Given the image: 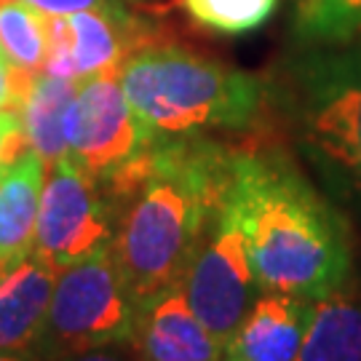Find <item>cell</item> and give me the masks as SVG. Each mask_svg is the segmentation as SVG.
<instances>
[{
	"instance_id": "1",
	"label": "cell",
	"mask_w": 361,
	"mask_h": 361,
	"mask_svg": "<svg viewBox=\"0 0 361 361\" xmlns=\"http://www.w3.org/2000/svg\"><path fill=\"white\" fill-rule=\"evenodd\" d=\"M231 174L233 150L201 134L155 140L102 182L116 207L110 249L137 305L185 281Z\"/></svg>"
},
{
	"instance_id": "2",
	"label": "cell",
	"mask_w": 361,
	"mask_h": 361,
	"mask_svg": "<svg viewBox=\"0 0 361 361\" xmlns=\"http://www.w3.org/2000/svg\"><path fill=\"white\" fill-rule=\"evenodd\" d=\"M228 204L262 292L322 300L350 281L348 222L281 150H233Z\"/></svg>"
},
{
	"instance_id": "3",
	"label": "cell",
	"mask_w": 361,
	"mask_h": 361,
	"mask_svg": "<svg viewBox=\"0 0 361 361\" xmlns=\"http://www.w3.org/2000/svg\"><path fill=\"white\" fill-rule=\"evenodd\" d=\"M118 78L134 113L158 140L249 129L268 97L257 75L161 40L131 54Z\"/></svg>"
},
{
	"instance_id": "4",
	"label": "cell",
	"mask_w": 361,
	"mask_h": 361,
	"mask_svg": "<svg viewBox=\"0 0 361 361\" xmlns=\"http://www.w3.org/2000/svg\"><path fill=\"white\" fill-rule=\"evenodd\" d=\"M273 91L329 190L361 209V46L297 49Z\"/></svg>"
},
{
	"instance_id": "5",
	"label": "cell",
	"mask_w": 361,
	"mask_h": 361,
	"mask_svg": "<svg viewBox=\"0 0 361 361\" xmlns=\"http://www.w3.org/2000/svg\"><path fill=\"white\" fill-rule=\"evenodd\" d=\"M134 324L137 300L107 246L59 271L38 353L56 361L83 350L123 345L134 335Z\"/></svg>"
},
{
	"instance_id": "6",
	"label": "cell",
	"mask_w": 361,
	"mask_h": 361,
	"mask_svg": "<svg viewBox=\"0 0 361 361\" xmlns=\"http://www.w3.org/2000/svg\"><path fill=\"white\" fill-rule=\"evenodd\" d=\"M113 235L116 207L102 182L78 166L70 153L51 164L35 225V252L65 271L107 249Z\"/></svg>"
},
{
	"instance_id": "7",
	"label": "cell",
	"mask_w": 361,
	"mask_h": 361,
	"mask_svg": "<svg viewBox=\"0 0 361 361\" xmlns=\"http://www.w3.org/2000/svg\"><path fill=\"white\" fill-rule=\"evenodd\" d=\"M182 289L195 316L222 345L262 295L246 255L244 231L228 204V195L195 252Z\"/></svg>"
},
{
	"instance_id": "8",
	"label": "cell",
	"mask_w": 361,
	"mask_h": 361,
	"mask_svg": "<svg viewBox=\"0 0 361 361\" xmlns=\"http://www.w3.org/2000/svg\"><path fill=\"white\" fill-rule=\"evenodd\" d=\"M158 137L134 113L118 75L80 80L67 113V150L80 169L104 182L145 153Z\"/></svg>"
},
{
	"instance_id": "9",
	"label": "cell",
	"mask_w": 361,
	"mask_h": 361,
	"mask_svg": "<svg viewBox=\"0 0 361 361\" xmlns=\"http://www.w3.org/2000/svg\"><path fill=\"white\" fill-rule=\"evenodd\" d=\"M78 80L118 75L131 54L158 43L150 19L123 8H89L56 16Z\"/></svg>"
},
{
	"instance_id": "10",
	"label": "cell",
	"mask_w": 361,
	"mask_h": 361,
	"mask_svg": "<svg viewBox=\"0 0 361 361\" xmlns=\"http://www.w3.org/2000/svg\"><path fill=\"white\" fill-rule=\"evenodd\" d=\"M129 345L142 361H222L225 348L195 316L182 284L137 305Z\"/></svg>"
},
{
	"instance_id": "11",
	"label": "cell",
	"mask_w": 361,
	"mask_h": 361,
	"mask_svg": "<svg viewBox=\"0 0 361 361\" xmlns=\"http://www.w3.org/2000/svg\"><path fill=\"white\" fill-rule=\"evenodd\" d=\"M316 300L262 292L222 348V361H295L313 322Z\"/></svg>"
},
{
	"instance_id": "12",
	"label": "cell",
	"mask_w": 361,
	"mask_h": 361,
	"mask_svg": "<svg viewBox=\"0 0 361 361\" xmlns=\"http://www.w3.org/2000/svg\"><path fill=\"white\" fill-rule=\"evenodd\" d=\"M59 271L32 249L25 257L0 265V350H38L51 308Z\"/></svg>"
},
{
	"instance_id": "13",
	"label": "cell",
	"mask_w": 361,
	"mask_h": 361,
	"mask_svg": "<svg viewBox=\"0 0 361 361\" xmlns=\"http://www.w3.org/2000/svg\"><path fill=\"white\" fill-rule=\"evenodd\" d=\"M49 166L35 150L27 153L0 180V265L25 257L35 249L40 198Z\"/></svg>"
},
{
	"instance_id": "14",
	"label": "cell",
	"mask_w": 361,
	"mask_h": 361,
	"mask_svg": "<svg viewBox=\"0 0 361 361\" xmlns=\"http://www.w3.org/2000/svg\"><path fill=\"white\" fill-rule=\"evenodd\" d=\"M295 361H361V292L350 281L316 300Z\"/></svg>"
},
{
	"instance_id": "15",
	"label": "cell",
	"mask_w": 361,
	"mask_h": 361,
	"mask_svg": "<svg viewBox=\"0 0 361 361\" xmlns=\"http://www.w3.org/2000/svg\"><path fill=\"white\" fill-rule=\"evenodd\" d=\"M80 80L38 73L19 107L22 129L32 150L46 161V166L65 158L67 150V113L75 99Z\"/></svg>"
},
{
	"instance_id": "16",
	"label": "cell",
	"mask_w": 361,
	"mask_h": 361,
	"mask_svg": "<svg viewBox=\"0 0 361 361\" xmlns=\"http://www.w3.org/2000/svg\"><path fill=\"white\" fill-rule=\"evenodd\" d=\"M292 38L297 49L348 46L361 38V0H295Z\"/></svg>"
},
{
	"instance_id": "17",
	"label": "cell",
	"mask_w": 361,
	"mask_h": 361,
	"mask_svg": "<svg viewBox=\"0 0 361 361\" xmlns=\"http://www.w3.org/2000/svg\"><path fill=\"white\" fill-rule=\"evenodd\" d=\"M51 40L49 16L25 0H0V49L16 67L40 73Z\"/></svg>"
},
{
	"instance_id": "18",
	"label": "cell",
	"mask_w": 361,
	"mask_h": 361,
	"mask_svg": "<svg viewBox=\"0 0 361 361\" xmlns=\"http://www.w3.org/2000/svg\"><path fill=\"white\" fill-rule=\"evenodd\" d=\"M182 8L195 25L207 30L244 35L271 19L279 8V0H182Z\"/></svg>"
},
{
	"instance_id": "19",
	"label": "cell",
	"mask_w": 361,
	"mask_h": 361,
	"mask_svg": "<svg viewBox=\"0 0 361 361\" xmlns=\"http://www.w3.org/2000/svg\"><path fill=\"white\" fill-rule=\"evenodd\" d=\"M27 153H32V145H30L25 129H22L19 113L16 110H0V180Z\"/></svg>"
},
{
	"instance_id": "20",
	"label": "cell",
	"mask_w": 361,
	"mask_h": 361,
	"mask_svg": "<svg viewBox=\"0 0 361 361\" xmlns=\"http://www.w3.org/2000/svg\"><path fill=\"white\" fill-rule=\"evenodd\" d=\"M35 75L38 73L13 65L6 56V51L0 49V110H16L19 113Z\"/></svg>"
},
{
	"instance_id": "21",
	"label": "cell",
	"mask_w": 361,
	"mask_h": 361,
	"mask_svg": "<svg viewBox=\"0 0 361 361\" xmlns=\"http://www.w3.org/2000/svg\"><path fill=\"white\" fill-rule=\"evenodd\" d=\"M30 6H35L46 16H67V13L89 11V8H123L134 6L137 0H25Z\"/></svg>"
},
{
	"instance_id": "22",
	"label": "cell",
	"mask_w": 361,
	"mask_h": 361,
	"mask_svg": "<svg viewBox=\"0 0 361 361\" xmlns=\"http://www.w3.org/2000/svg\"><path fill=\"white\" fill-rule=\"evenodd\" d=\"M56 361H126V359L107 348H94V350H83V353H73V356H65V359H56Z\"/></svg>"
},
{
	"instance_id": "23",
	"label": "cell",
	"mask_w": 361,
	"mask_h": 361,
	"mask_svg": "<svg viewBox=\"0 0 361 361\" xmlns=\"http://www.w3.org/2000/svg\"><path fill=\"white\" fill-rule=\"evenodd\" d=\"M0 361H32L30 353H13V350H0Z\"/></svg>"
}]
</instances>
